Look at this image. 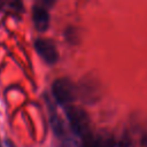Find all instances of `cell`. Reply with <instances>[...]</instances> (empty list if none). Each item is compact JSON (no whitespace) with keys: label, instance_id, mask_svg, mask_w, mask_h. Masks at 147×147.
<instances>
[{"label":"cell","instance_id":"2","mask_svg":"<svg viewBox=\"0 0 147 147\" xmlns=\"http://www.w3.org/2000/svg\"><path fill=\"white\" fill-rule=\"evenodd\" d=\"M52 94L57 105L68 107L76 98V87L68 78H57L52 85Z\"/></svg>","mask_w":147,"mask_h":147},{"label":"cell","instance_id":"9","mask_svg":"<svg viewBox=\"0 0 147 147\" xmlns=\"http://www.w3.org/2000/svg\"><path fill=\"white\" fill-rule=\"evenodd\" d=\"M142 145H144V147H147V133L142 138Z\"/></svg>","mask_w":147,"mask_h":147},{"label":"cell","instance_id":"5","mask_svg":"<svg viewBox=\"0 0 147 147\" xmlns=\"http://www.w3.org/2000/svg\"><path fill=\"white\" fill-rule=\"evenodd\" d=\"M84 147H115V140L108 133L91 134L85 140Z\"/></svg>","mask_w":147,"mask_h":147},{"label":"cell","instance_id":"10","mask_svg":"<svg viewBox=\"0 0 147 147\" xmlns=\"http://www.w3.org/2000/svg\"><path fill=\"white\" fill-rule=\"evenodd\" d=\"M0 147H2V145H1V141H0Z\"/></svg>","mask_w":147,"mask_h":147},{"label":"cell","instance_id":"11","mask_svg":"<svg viewBox=\"0 0 147 147\" xmlns=\"http://www.w3.org/2000/svg\"><path fill=\"white\" fill-rule=\"evenodd\" d=\"M10 147H13V146H10Z\"/></svg>","mask_w":147,"mask_h":147},{"label":"cell","instance_id":"4","mask_svg":"<svg viewBox=\"0 0 147 147\" xmlns=\"http://www.w3.org/2000/svg\"><path fill=\"white\" fill-rule=\"evenodd\" d=\"M32 21L33 25L38 31H46L49 26V13L44 5H36L32 9Z\"/></svg>","mask_w":147,"mask_h":147},{"label":"cell","instance_id":"1","mask_svg":"<svg viewBox=\"0 0 147 147\" xmlns=\"http://www.w3.org/2000/svg\"><path fill=\"white\" fill-rule=\"evenodd\" d=\"M64 113L69 123V129L71 131V134H74L75 137L82 140H86L91 136L90 119L87 114L82 108H78L72 105L65 107Z\"/></svg>","mask_w":147,"mask_h":147},{"label":"cell","instance_id":"7","mask_svg":"<svg viewBox=\"0 0 147 147\" xmlns=\"http://www.w3.org/2000/svg\"><path fill=\"white\" fill-rule=\"evenodd\" d=\"M61 139H62L61 147H84V142H85V140H82L75 137L74 134H68V133Z\"/></svg>","mask_w":147,"mask_h":147},{"label":"cell","instance_id":"3","mask_svg":"<svg viewBox=\"0 0 147 147\" xmlns=\"http://www.w3.org/2000/svg\"><path fill=\"white\" fill-rule=\"evenodd\" d=\"M34 48L39 56L48 64H53L59 60V52L53 41L44 38H38L34 41Z\"/></svg>","mask_w":147,"mask_h":147},{"label":"cell","instance_id":"6","mask_svg":"<svg viewBox=\"0 0 147 147\" xmlns=\"http://www.w3.org/2000/svg\"><path fill=\"white\" fill-rule=\"evenodd\" d=\"M0 10L6 13H21L23 10V5L20 1H7V2H0Z\"/></svg>","mask_w":147,"mask_h":147},{"label":"cell","instance_id":"8","mask_svg":"<svg viewBox=\"0 0 147 147\" xmlns=\"http://www.w3.org/2000/svg\"><path fill=\"white\" fill-rule=\"evenodd\" d=\"M117 146H118V147H132L129 137H124V136H123V138L119 140V142H118Z\"/></svg>","mask_w":147,"mask_h":147}]
</instances>
